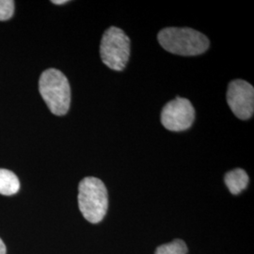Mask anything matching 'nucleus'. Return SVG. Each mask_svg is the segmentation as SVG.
Returning <instances> with one entry per match:
<instances>
[{"instance_id":"3","label":"nucleus","mask_w":254,"mask_h":254,"mask_svg":"<svg viewBox=\"0 0 254 254\" xmlns=\"http://www.w3.org/2000/svg\"><path fill=\"white\" fill-rule=\"evenodd\" d=\"M78 206L91 223H99L109 207V195L105 184L96 177H86L79 183Z\"/></svg>"},{"instance_id":"11","label":"nucleus","mask_w":254,"mask_h":254,"mask_svg":"<svg viewBox=\"0 0 254 254\" xmlns=\"http://www.w3.org/2000/svg\"><path fill=\"white\" fill-rule=\"evenodd\" d=\"M6 246L4 244V242L2 241V239L0 238V254H6Z\"/></svg>"},{"instance_id":"2","label":"nucleus","mask_w":254,"mask_h":254,"mask_svg":"<svg viewBox=\"0 0 254 254\" xmlns=\"http://www.w3.org/2000/svg\"><path fill=\"white\" fill-rule=\"evenodd\" d=\"M39 91L46 106L57 116H64L70 109L71 88L63 72L48 69L41 74Z\"/></svg>"},{"instance_id":"5","label":"nucleus","mask_w":254,"mask_h":254,"mask_svg":"<svg viewBox=\"0 0 254 254\" xmlns=\"http://www.w3.org/2000/svg\"><path fill=\"white\" fill-rule=\"evenodd\" d=\"M195 120V109L190 101L177 97L169 102L161 112L163 127L173 132L188 130Z\"/></svg>"},{"instance_id":"1","label":"nucleus","mask_w":254,"mask_h":254,"mask_svg":"<svg viewBox=\"0 0 254 254\" xmlns=\"http://www.w3.org/2000/svg\"><path fill=\"white\" fill-rule=\"evenodd\" d=\"M158 42L170 53L197 56L207 51L208 38L190 27H167L158 33Z\"/></svg>"},{"instance_id":"6","label":"nucleus","mask_w":254,"mask_h":254,"mask_svg":"<svg viewBox=\"0 0 254 254\" xmlns=\"http://www.w3.org/2000/svg\"><path fill=\"white\" fill-rule=\"evenodd\" d=\"M227 103L237 118H252L254 112V87L242 79L233 80L228 87Z\"/></svg>"},{"instance_id":"7","label":"nucleus","mask_w":254,"mask_h":254,"mask_svg":"<svg viewBox=\"0 0 254 254\" xmlns=\"http://www.w3.org/2000/svg\"><path fill=\"white\" fill-rule=\"evenodd\" d=\"M225 184L230 192L237 195L247 189L249 185V175L242 169H236L225 174Z\"/></svg>"},{"instance_id":"12","label":"nucleus","mask_w":254,"mask_h":254,"mask_svg":"<svg viewBox=\"0 0 254 254\" xmlns=\"http://www.w3.org/2000/svg\"><path fill=\"white\" fill-rule=\"evenodd\" d=\"M68 0H53L52 3H54L56 5H64L65 3H68Z\"/></svg>"},{"instance_id":"9","label":"nucleus","mask_w":254,"mask_h":254,"mask_svg":"<svg viewBox=\"0 0 254 254\" xmlns=\"http://www.w3.org/2000/svg\"><path fill=\"white\" fill-rule=\"evenodd\" d=\"M188 247L181 239H175L173 242L159 246L154 254H187Z\"/></svg>"},{"instance_id":"8","label":"nucleus","mask_w":254,"mask_h":254,"mask_svg":"<svg viewBox=\"0 0 254 254\" xmlns=\"http://www.w3.org/2000/svg\"><path fill=\"white\" fill-rule=\"evenodd\" d=\"M20 182L17 176L9 170L0 169V194L10 196L18 192Z\"/></svg>"},{"instance_id":"4","label":"nucleus","mask_w":254,"mask_h":254,"mask_svg":"<svg viewBox=\"0 0 254 254\" xmlns=\"http://www.w3.org/2000/svg\"><path fill=\"white\" fill-rule=\"evenodd\" d=\"M102 62L109 69L123 71L130 57V39L124 30L116 27H109L102 37L100 45Z\"/></svg>"},{"instance_id":"10","label":"nucleus","mask_w":254,"mask_h":254,"mask_svg":"<svg viewBox=\"0 0 254 254\" xmlns=\"http://www.w3.org/2000/svg\"><path fill=\"white\" fill-rule=\"evenodd\" d=\"M14 12V1L0 0V21H7L12 17Z\"/></svg>"}]
</instances>
